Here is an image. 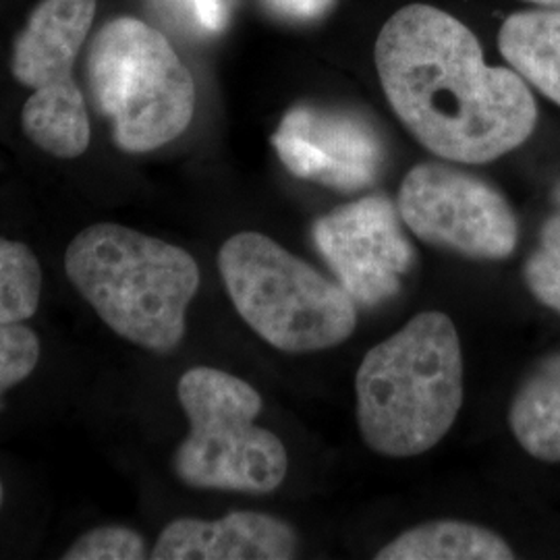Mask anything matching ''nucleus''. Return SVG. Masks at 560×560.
<instances>
[{"mask_svg": "<svg viewBox=\"0 0 560 560\" xmlns=\"http://www.w3.org/2000/svg\"><path fill=\"white\" fill-rule=\"evenodd\" d=\"M374 59L395 115L444 161H497L536 131L529 83L509 67L488 65L476 34L442 9L402 7L384 23Z\"/></svg>", "mask_w": 560, "mask_h": 560, "instance_id": "obj_1", "label": "nucleus"}, {"mask_svg": "<svg viewBox=\"0 0 560 560\" xmlns=\"http://www.w3.org/2000/svg\"><path fill=\"white\" fill-rule=\"evenodd\" d=\"M455 322L423 312L372 347L355 376L361 439L378 455L418 457L451 432L463 405Z\"/></svg>", "mask_w": 560, "mask_h": 560, "instance_id": "obj_2", "label": "nucleus"}, {"mask_svg": "<svg viewBox=\"0 0 560 560\" xmlns=\"http://www.w3.org/2000/svg\"><path fill=\"white\" fill-rule=\"evenodd\" d=\"M65 272L117 337L152 353L179 347L201 282L189 252L117 222L78 233L65 252Z\"/></svg>", "mask_w": 560, "mask_h": 560, "instance_id": "obj_3", "label": "nucleus"}, {"mask_svg": "<svg viewBox=\"0 0 560 560\" xmlns=\"http://www.w3.org/2000/svg\"><path fill=\"white\" fill-rule=\"evenodd\" d=\"M219 270L245 324L284 353H314L349 339L358 303L268 235L245 231L222 243Z\"/></svg>", "mask_w": 560, "mask_h": 560, "instance_id": "obj_4", "label": "nucleus"}, {"mask_svg": "<svg viewBox=\"0 0 560 560\" xmlns=\"http://www.w3.org/2000/svg\"><path fill=\"white\" fill-rule=\"evenodd\" d=\"M88 88L122 152L177 140L196 115V81L168 38L136 18L104 23L85 60Z\"/></svg>", "mask_w": 560, "mask_h": 560, "instance_id": "obj_5", "label": "nucleus"}, {"mask_svg": "<svg viewBox=\"0 0 560 560\" xmlns=\"http://www.w3.org/2000/svg\"><path fill=\"white\" fill-rule=\"evenodd\" d=\"M189 434L173 455L185 486L245 494L275 492L287 478L289 457L277 434L260 428V393L237 376L198 365L177 384Z\"/></svg>", "mask_w": 560, "mask_h": 560, "instance_id": "obj_6", "label": "nucleus"}, {"mask_svg": "<svg viewBox=\"0 0 560 560\" xmlns=\"http://www.w3.org/2000/svg\"><path fill=\"white\" fill-rule=\"evenodd\" d=\"M96 0H42L13 44L11 73L34 90L23 104L27 140L57 159H78L92 140L85 98L73 78Z\"/></svg>", "mask_w": 560, "mask_h": 560, "instance_id": "obj_7", "label": "nucleus"}, {"mask_svg": "<svg viewBox=\"0 0 560 560\" xmlns=\"http://www.w3.org/2000/svg\"><path fill=\"white\" fill-rule=\"evenodd\" d=\"M397 208L418 240L471 260H504L520 241V222L501 191L451 164L413 166Z\"/></svg>", "mask_w": 560, "mask_h": 560, "instance_id": "obj_8", "label": "nucleus"}, {"mask_svg": "<svg viewBox=\"0 0 560 560\" xmlns=\"http://www.w3.org/2000/svg\"><path fill=\"white\" fill-rule=\"evenodd\" d=\"M399 208L386 196H368L314 222L312 237L340 287L358 305L376 307L399 295L416 264Z\"/></svg>", "mask_w": 560, "mask_h": 560, "instance_id": "obj_9", "label": "nucleus"}, {"mask_svg": "<svg viewBox=\"0 0 560 560\" xmlns=\"http://www.w3.org/2000/svg\"><path fill=\"white\" fill-rule=\"evenodd\" d=\"M272 145L289 173L345 194L374 185L386 164L381 131L345 108L293 106L280 120Z\"/></svg>", "mask_w": 560, "mask_h": 560, "instance_id": "obj_10", "label": "nucleus"}, {"mask_svg": "<svg viewBox=\"0 0 560 560\" xmlns=\"http://www.w3.org/2000/svg\"><path fill=\"white\" fill-rule=\"evenodd\" d=\"M298 532L275 515L235 511L221 520L171 521L150 550L152 560H289Z\"/></svg>", "mask_w": 560, "mask_h": 560, "instance_id": "obj_11", "label": "nucleus"}, {"mask_svg": "<svg viewBox=\"0 0 560 560\" xmlns=\"http://www.w3.org/2000/svg\"><path fill=\"white\" fill-rule=\"evenodd\" d=\"M499 48L513 71L560 106V9L513 13L502 23Z\"/></svg>", "mask_w": 560, "mask_h": 560, "instance_id": "obj_12", "label": "nucleus"}, {"mask_svg": "<svg viewBox=\"0 0 560 560\" xmlns=\"http://www.w3.org/2000/svg\"><path fill=\"white\" fill-rule=\"evenodd\" d=\"M509 425L527 455L560 463V351L538 361L523 378L511 400Z\"/></svg>", "mask_w": 560, "mask_h": 560, "instance_id": "obj_13", "label": "nucleus"}, {"mask_svg": "<svg viewBox=\"0 0 560 560\" xmlns=\"http://www.w3.org/2000/svg\"><path fill=\"white\" fill-rule=\"evenodd\" d=\"M378 560H511L502 536L469 521H428L388 541Z\"/></svg>", "mask_w": 560, "mask_h": 560, "instance_id": "obj_14", "label": "nucleus"}, {"mask_svg": "<svg viewBox=\"0 0 560 560\" xmlns=\"http://www.w3.org/2000/svg\"><path fill=\"white\" fill-rule=\"evenodd\" d=\"M42 266L32 247L0 237V324L36 316L42 298Z\"/></svg>", "mask_w": 560, "mask_h": 560, "instance_id": "obj_15", "label": "nucleus"}, {"mask_svg": "<svg viewBox=\"0 0 560 560\" xmlns=\"http://www.w3.org/2000/svg\"><path fill=\"white\" fill-rule=\"evenodd\" d=\"M523 280L541 305L560 316V212L544 222L540 243L523 266Z\"/></svg>", "mask_w": 560, "mask_h": 560, "instance_id": "obj_16", "label": "nucleus"}, {"mask_svg": "<svg viewBox=\"0 0 560 560\" xmlns=\"http://www.w3.org/2000/svg\"><path fill=\"white\" fill-rule=\"evenodd\" d=\"M62 559L143 560L150 559V550L140 532L125 525H102L73 541Z\"/></svg>", "mask_w": 560, "mask_h": 560, "instance_id": "obj_17", "label": "nucleus"}, {"mask_svg": "<svg viewBox=\"0 0 560 560\" xmlns=\"http://www.w3.org/2000/svg\"><path fill=\"white\" fill-rule=\"evenodd\" d=\"M38 335L20 324H0V409L4 393L27 381L40 361Z\"/></svg>", "mask_w": 560, "mask_h": 560, "instance_id": "obj_18", "label": "nucleus"}, {"mask_svg": "<svg viewBox=\"0 0 560 560\" xmlns=\"http://www.w3.org/2000/svg\"><path fill=\"white\" fill-rule=\"evenodd\" d=\"M179 2L194 23L208 34L222 32L231 18V0H179Z\"/></svg>", "mask_w": 560, "mask_h": 560, "instance_id": "obj_19", "label": "nucleus"}, {"mask_svg": "<svg viewBox=\"0 0 560 560\" xmlns=\"http://www.w3.org/2000/svg\"><path fill=\"white\" fill-rule=\"evenodd\" d=\"M272 13L289 21H318L332 9L335 0H264Z\"/></svg>", "mask_w": 560, "mask_h": 560, "instance_id": "obj_20", "label": "nucleus"}, {"mask_svg": "<svg viewBox=\"0 0 560 560\" xmlns=\"http://www.w3.org/2000/svg\"><path fill=\"white\" fill-rule=\"evenodd\" d=\"M525 2H532L541 9H560V0H525Z\"/></svg>", "mask_w": 560, "mask_h": 560, "instance_id": "obj_21", "label": "nucleus"}, {"mask_svg": "<svg viewBox=\"0 0 560 560\" xmlns=\"http://www.w3.org/2000/svg\"><path fill=\"white\" fill-rule=\"evenodd\" d=\"M552 198L557 201V206H560V183L555 187V194H552Z\"/></svg>", "mask_w": 560, "mask_h": 560, "instance_id": "obj_22", "label": "nucleus"}, {"mask_svg": "<svg viewBox=\"0 0 560 560\" xmlns=\"http://www.w3.org/2000/svg\"><path fill=\"white\" fill-rule=\"evenodd\" d=\"M2 502H4V486H2V480H0V509H2Z\"/></svg>", "mask_w": 560, "mask_h": 560, "instance_id": "obj_23", "label": "nucleus"}]
</instances>
